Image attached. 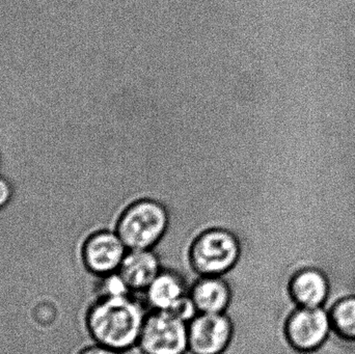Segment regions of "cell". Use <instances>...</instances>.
Listing matches in <instances>:
<instances>
[{
	"label": "cell",
	"instance_id": "6da1fadb",
	"mask_svg": "<svg viewBox=\"0 0 355 354\" xmlns=\"http://www.w3.org/2000/svg\"><path fill=\"white\" fill-rule=\"evenodd\" d=\"M149 312L144 293L100 299L87 310L85 324L96 344L124 353L137 346Z\"/></svg>",
	"mask_w": 355,
	"mask_h": 354
},
{
	"label": "cell",
	"instance_id": "7a4b0ae2",
	"mask_svg": "<svg viewBox=\"0 0 355 354\" xmlns=\"http://www.w3.org/2000/svg\"><path fill=\"white\" fill-rule=\"evenodd\" d=\"M170 226L168 207L158 200L143 197L121 214L116 232L128 249H153Z\"/></svg>",
	"mask_w": 355,
	"mask_h": 354
},
{
	"label": "cell",
	"instance_id": "3957f363",
	"mask_svg": "<svg viewBox=\"0 0 355 354\" xmlns=\"http://www.w3.org/2000/svg\"><path fill=\"white\" fill-rule=\"evenodd\" d=\"M241 253L240 241L227 229L211 228L196 237L189 259L198 276H223L233 269Z\"/></svg>",
	"mask_w": 355,
	"mask_h": 354
},
{
	"label": "cell",
	"instance_id": "277c9868",
	"mask_svg": "<svg viewBox=\"0 0 355 354\" xmlns=\"http://www.w3.org/2000/svg\"><path fill=\"white\" fill-rule=\"evenodd\" d=\"M137 346L144 354H186L188 324L168 312L150 311Z\"/></svg>",
	"mask_w": 355,
	"mask_h": 354
},
{
	"label": "cell",
	"instance_id": "5b68a950",
	"mask_svg": "<svg viewBox=\"0 0 355 354\" xmlns=\"http://www.w3.org/2000/svg\"><path fill=\"white\" fill-rule=\"evenodd\" d=\"M331 328L329 312L324 308H296L286 322V337L296 351L311 353L329 339Z\"/></svg>",
	"mask_w": 355,
	"mask_h": 354
},
{
	"label": "cell",
	"instance_id": "8992f818",
	"mask_svg": "<svg viewBox=\"0 0 355 354\" xmlns=\"http://www.w3.org/2000/svg\"><path fill=\"white\" fill-rule=\"evenodd\" d=\"M128 249L114 230H98L85 237L80 257L87 272L96 276L116 272Z\"/></svg>",
	"mask_w": 355,
	"mask_h": 354
},
{
	"label": "cell",
	"instance_id": "52a82bcc",
	"mask_svg": "<svg viewBox=\"0 0 355 354\" xmlns=\"http://www.w3.org/2000/svg\"><path fill=\"white\" fill-rule=\"evenodd\" d=\"M234 326L227 314H198L188 324V348L192 354H221L233 338Z\"/></svg>",
	"mask_w": 355,
	"mask_h": 354
},
{
	"label": "cell",
	"instance_id": "ba28073f",
	"mask_svg": "<svg viewBox=\"0 0 355 354\" xmlns=\"http://www.w3.org/2000/svg\"><path fill=\"white\" fill-rule=\"evenodd\" d=\"M162 269L154 249H128L118 272L133 293H144Z\"/></svg>",
	"mask_w": 355,
	"mask_h": 354
},
{
	"label": "cell",
	"instance_id": "9c48e42d",
	"mask_svg": "<svg viewBox=\"0 0 355 354\" xmlns=\"http://www.w3.org/2000/svg\"><path fill=\"white\" fill-rule=\"evenodd\" d=\"M190 285L179 272L162 269L157 278L144 292L150 311L170 312L186 295Z\"/></svg>",
	"mask_w": 355,
	"mask_h": 354
},
{
	"label": "cell",
	"instance_id": "30bf717a",
	"mask_svg": "<svg viewBox=\"0 0 355 354\" xmlns=\"http://www.w3.org/2000/svg\"><path fill=\"white\" fill-rule=\"evenodd\" d=\"M289 292L297 308H322L329 299V281L320 270L306 268L294 274Z\"/></svg>",
	"mask_w": 355,
	"mask_h": 354
},
{
	"label": "cell",
	"instance_id": "8fae6325",
	"mask_svg": "<svg viewBox=\"0 0 355 354\" xmlns=\"http://www.w3.org/2000/svg\"><path fill=\"white\" fill-rule=\"evenodd\" d=\"M189 295L198 314H223L232 299L231 287L225 276H200Z\"/></svg>",
	"mask_w": 355,
	"mask_h": 354
},
{
	"label": "cell",
	"instance_id": "7c38bea8",
	"mask_svg": "<svg viewBox=\"0 0 355 354\" xmlns=\"http://www.w3.org/2000/svg\"><path fill=\"white\" fill-rule=\"evenodd\" d=\"M333 332L345 340H355V297L341 299L329 310Z\"/></svg>",
	"mask_w": 355,
	"mask_h": 354
},
{
	"label": "cell",
	"instance_id": "4fadbf2b",
	"mask_svg": "<svg viewBox=\"0 0 355 354\" xmlns=\"http://www.w3.org/2000/svg\"><path fill=\"white\" fill-rule=\"evenodd\" d=\"M97 290L100 299L129 297V295L135 294L118 272L105 274V276H100L99 280H98Z\"/></svg>",
	"mask_w": 355,
	"mask_h": 354
},
{
	"label": "cell",
	"instance_id": "5bb4252c",
	"mask_svg": "<svg viewBox=\"0 0 355 354\" xmlns=\"http://www.w3.org/2000/svg\"><path fill=\"white\" fill-rule=\"evenodd\" d=\"M168 313L172 314L175 317L179 318L180 320L188 324L192 319L196 317L198 312L196 310V305L192 301L191 297H190L189 294H187Z\"/></svg>",
	"mask_w": 355,
	"mask_h": 354
},
{
	"label": "cell",
	"instance_id": "9a60e30c",
	"mask_svg": "<svg viewBox=\"0 0 355 354\" xmlns=\"http://www.w3.org/2000/svg\"><path fill=\"white\" fill-rule=\"evenodd\" d=\"M12 197V188L6 179L0 177V210L10 204Z\"/></svg>",
	"mask_w": 355,
	"mask_h": 354
},
{
	"label": "cell",
	"instance_id": "2e32d148",
	"mask_svg": "<svg viewBox=\"0 0 355 354\" xmlns=\"http://www.w3.org/2000/svg\"><path fill=\"white\" fill-rule=\"evenodd\" d=\"M77 354H124L121 351H114L110 347L100 344H92L81 349Z\"/></svg>",
	"mask_w": 355,
	"mask_h": 354
}]
</instances>
